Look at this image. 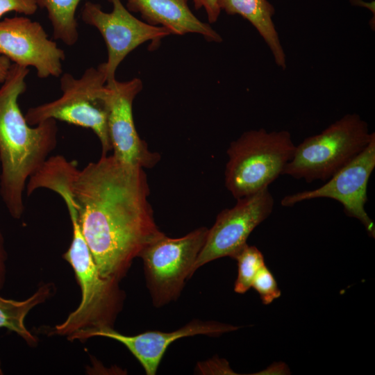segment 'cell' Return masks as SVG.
<instances>
[{"label": "cell", "mask_w": 375, "mask_h": 375, "mask_svg": "<svg viewBox=\"0 0 375 375\" xmlns=\"http://www.w3.org/2000/svg\"><path fill=\"white\" fill-rule=\"evenodd\" d=\"M67 174L80 228L99 273L120 281L144 248L164 233L148 200L147 174L112 154L82 169L69 161Z\"/></svg>", "instance_id": "6da1fadb"}, {"label": "cell", "mask_w": 375, "mask_h": 375, "mask_svg": "<svg viewBox=\"0 0 375 375\" xmlns=\"http://www.w3.org/2000/svg\"><path fill=\"white\" fill-rule=\"evenodd\" d=\"M53 284L46 283L28 298L22 300L0 296V328H6L20 336L30 346L37 344V338L27 329L25 319L28 312L44 302L51 294Z\"/></svg>", "instance_id": "2e32d148"}, {"label": "cell", "mask_w": 375, "mask_h": 375, "mask_svg": "<svg viewBox=\"0 0 375 375\" xmlns=\"http://www.w3.org/2000/svg\"><path fill=\"white\" fill-rule=\"evenodd\" d=\"M28 73V67L13 63L0 87V195L15 219L21 218L24 211L23 194L29 178L57 145L56 121L31 126L19 106Z\"/></svg>", "instance_id": "7a4b0ae2"}, {"label": "cell", "mask_w": 375, "mask_h": 375, "mask_svg": "<svg viewBox=\"0 0 375 375\" xmlns=\"http://www.w3.org/2000/svg\"><path fill=\"white\" fill-rule=\"evenodd\" d=\"M8 254L5 247V240L0 230V290L3 289L6 277V261Z\"/></svg>", "instance_id": "7402d4cb"}, {"label": "cell", "mask_w": 375, "mask_h": 375, "mask_svg": "<svg viewBox=\"0 0 375 375\" xmlns=\"http://www.w3.org/2000/svg\"><path fill=\"white\" fill-rule=\"evenodd\" d=\"M3 370H2V368H1V360H0V375L3 374Z\"/></svg>", "instance_id": "cb8c5ba5"}, {"label": "cell", "mask_w": 375, "mask_h": 375, "mask_svg": "<svg viewBox=\"0 0 375 375\" xmlns=\"http://www.w3.org/2000/svg\"><path fill=\"white\" fill-rule=\"evenodd\" d=\"M106 81L101 64L88 68L80 78L64 73L60 78L62 95L28 108L25 119L31 126L54 119L91 129L101 142V155H107L112 151L108 126L112 90Z\"/></svg>", "instance_id": "277c9868"}, {"label": "cell", "mask_w": 375, "mask_h": 375, "mask_svg": "<svg viewBox=\"0 0 375 375\" xmlns=\"http://www.w3.org/2000/svg\"><path fill=\"white\" fill-rule=\"evenodd\" d=\"M208 228L201 226L180 238L163 233L139 255L155 307L177 300L205 243Z\"/></svg>", "instance_id": "52a82bcc"}, {"label": "cell", "mask_w": 375, "mask_h": 375, "mask_svg": "<svg viewBox=\"0 0 375 375\" xmlns=\"http://www.w3.org/2000/svg\"><path fill=\"white\" fill-rule=\"evenodd\" d=\"M375 168V135L366 147L353 160L334 174L322 186L286 195L281 204L285 207L318 198H328L340 202L345 214L358 219L367 234L375 238V225L365 206L367 201V185Z\"/></svg>", "instance_id": "30bf717a"}, {"label": "cell", "mask_w": 375, "mask_h": 375, "mask_svg": "<svg viewBox=\"0 0 375 375\" xmlns=\"http://www.w3.org/2000/svg\"><path fill=\"white\" fill-rule=\"evenodd\" d=\"M112 90L108 120L112 155L120 162L141 168L154 167L160 160L158 153L149 149L136 130L133 103L142 89L138 78L126 81L115 80L107 84Z\"/></svg>", "instance_id": "7c38bea8"}, {"label": "cell", "mask_w": 375, "mask_h": 375, "mask_svg": "<svg viewBox=\"0 0 375 375\" xmlns=\"http://www.w3.org/2000/svg\"><path fill=\"white\" fill-rule=\"evenodd\" d=\"M218 5L227 14L247 19L268 45L276 65L285 69V54L272 20L274 8L267 0H218Z\"/></svg>", "instance_id": "9a60e30c"}, {"label": "cell", "mask_w": 375, "mask_h": 375, "mask_svg": "<svg viewBox=\"0 0 375 375\" xmlns=\"http://www.w3.org/2000/svg\"><path fill=\"white\" fill-rule=\"evenodd\" d=\"M11 65V61L7 57L0 54V83H3L6 78Z\"/></svg>", "instance_id": "603a6c76"}, {"label": "cell", "mask_w": 375, "mask_h": 375, "mask_svg": "<svg viewBox=\"0 0 375 375\" xmlns=\"http://www.w3.org/2000/svg\"><path fill=\"white\" fill-rule=\"evenodd\" d=\"M188 0H127V9L139 12L146 23L167 28L171 34L197 33L209 42H221V35L190 10Z\"/></svg>", "instance_id": "5bb4252c"}, {"label": "cell", "mask_w": 375, "mask_h": 375, "mask_svg": "<svg viewBox=\"0 0 375 375\" xmlns=\"http://www.w3.org/2000/svg\"><path fill=\"white\" fill-rule=\"evenodd\" d=\"M38 8L35 0H0V19L10 12L31 15Z\"/></svg>", "instance_id": "ffe728a7"}, {"label": "cell", "mask_w": 375, "mask_h": 375, "mask_svg": "<svg viewBox=\"0 0 375 375\" xmlns=\"http://www.w3.org/2000/svg\"><path fill=\"white\" fill-rule=\"evenodd\" d=\"M251 288L258 293L265 305L270 304L281 295L274 275L266 265L255 276Z\"/></svg>", "instance_id": "d6986e66"}, {"label": "cell", "mask_w": 375, "mask_h": 375, "mask_svg": "<svg viewBox=\"0 0 375 375\" xmlns=\"http://www.w3.org/2000/svg\"><path fill=\"white\" fill-rule=\"evenodd\" d=\"M196 9L203 8L206 12L210 23L215 22L220 14L221 10L218 0H192Z\"/></svg>", "instance_id": "44dd1931"}, {"label": "cell", "mask_w": 375, "mask_h": 375, "mask_svg": "<svg viewBox=\"0 0 375 375\" xmlns=\"http://www.w3.org/2000/svg\"><path fill=\"white\" fill-rule=\"evenodd\" d=\"M72 225V240L64 259L74 269L81 290L78 306L54 328V333L67 337L86 329L113 328L121 312L125 293L119 281L103 277L82 234L77 212L69 194L62 197Z\"/></svg>", "instance_id": "3957f363"}, {"label": "cell", "mask_w": 375, "mask_h": 375, "mask_svg": "<svg viewBox=\"0 0 375 375\" xmlns=\"http://www.w3.org/2000/svg\"><path fill=\"white\" fill-rule=\"evenodd\" d=\"M229 324L216 321L194 319L172 332L147 331L135 335L122 334L113 328L78 331L67 337L69 340H86L92 337H105L124 344L140 362L147 375H154L168 347L174 341L190 336H219L238 329Z\"/></svg>", "instance_id": "4fadbf2b"}, {"label": "cell", "mask_w": 375, "mask_h": 375, "mask_svg": "<svg viewBox=\"0 0 375 375\" xmlns=\"http://www.w3.org/2000/svg\"><path fill=\"white\" fill-rule=\"evenodd\" d=\"M274 206V200L267 187L238 199L233 207L222 210L208 231L191 276L211 261L224 257L234 258L247 244L251 232L271 215Z\"/></svg>", "instance_id": "9c48e42d"}, {"label": "cell", "mask_w": 375, "mask_h": 375, "mask_svg": "<svg viewBox=\"0 0 375 375\" xmlns=\"http://www.w3.org/2000/svg\"><path fill=\"white\" fill-rule=\"evenodd\" d=\"M38 7L44 8L51 22L53 37L68 46L78 39L77 7L81 0H35Z\"/></svg>", "instance_id": "e0dca14e"}, {"label": "cell", "mask_w": 375, "mask_h": 375, "mask_svg": "<svg viewBox=\"0 0 375 375\" xmlns=\"http://www.w3.org/2000/svg\"><path fill=\"white\" fill-rule=\"evenodd\" d=\"M112 5L110 12L101 6L86 1L81 12L82 20L95 27L101 34L107 47L108 58L101 63L106 84L116 80L115 72L123 60L142 44L151 41L154 49L170 32L162 26H152L138 19L124 6L122 0H108Z\"/></svg>", "instance_id": "ba28073f"}, {"label": "cell", "mask_w": 375, "mask_h": 375, "mask_svg": "<svg viewBox=\"0 0 375 375\" xmlns=\"http://www.w3.org/2000/svg\"><path fill=\"white\" fill-rule=\"evenodd\" d=\"M374 135L359 115L347 114L296 145L282 175L308 183L326 181L359 154Z\"/></svg>", "instance_id": "8992f818"}, {"label": "cell", "mask_w": 375, "mask_h": 375, "mask_svg": "<svg viewBox=\"0 0 375 375\" xmlns=\"http://www.w3.org/2000/svg\"><path fill=\"white\" fill-rule=\"evenodd\" d=\"M0 54L14 64L34 67L40 78L62 74L65 51L38 22L24 16L0 20Z\"/></svg>", "instance_id": "8fae6325"}, {"label": "cell", "mask_w": 375, "mask_h": 375, "mask_svg": "<svg viewBox=\"0 0 375 375\" xmlns=\"http://www.w3.org/2000/svg\"><path fill=\"white\" fill-rule=\"evenodd\" d=\"M295 146L285 130L260 128L244 132L226 151V189L238 199L267 188L282 175Z\"/></svg>", "instance_id": "5b68a950"}, {"label": "cell", "mask_w": 375, "mask_h": 375, "mask_svg": "<svg viewBox=\"0 0 375 375\" xmlns=\"http://www.w3.org/2000/svg\"><path fill=\"white\" fill-rule=\"evenodd\" d=\"M234 259L238 262V276L234 291L238 294H244L251 288L255 276L265 265L264 256L256 247L247 244Z\"/></svg>", "instance_id": "ac0fdd59"}]
</instances>
